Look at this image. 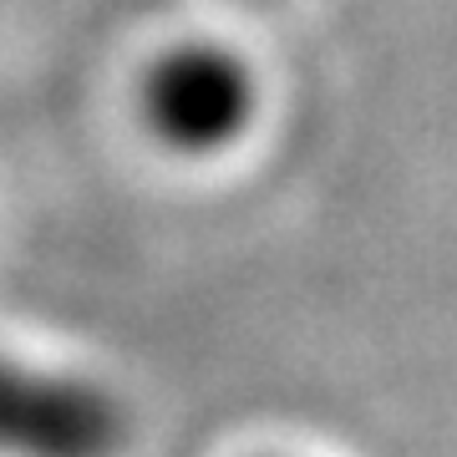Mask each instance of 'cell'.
Here are the masks:
<instances>
[{
  "instance_id": "obj_1",
  "label": "cell",
  "mask_w": 457,
  "mask_h": 457,
  "mask_svg": "<svg viewBox=\"0 0 457 457\" xmlns=\"http://www.w3.org/2000/svg\"><path fill=\"white\" fill-rule=\"evenodd\" d=\"M128 417L71 371L0 351V457H117Z\"/></svg>"
},
{
  "instance_id": "obj_2",
  "label": "cell",
  "mask_w": 457,
  "mask_h": 457,
  "mask_svg": "<svg viewBox=\"0 0 457 457\" xmlns=\"http://www.w3.org/2000/svg\"><path fill=\"white\" fill-rule=\"evenodd\" d=\"M143 117L173 147H194V153L219 147L249 117L245 77H239V66L204 56V51L168 56L143 82Z\"/></svg>"
}]
</instances>
